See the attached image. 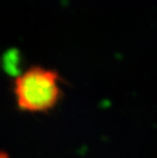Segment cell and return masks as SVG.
<instances>
[{"label":"cell","mask_w":157,"mask_h":158,"mask_svg":"<svg viewBox=\"0 0 157 158\" xmlns=\"http://www.w3.org/2000/svg\"><path fill=\"white\" fill-rule=\"evenodd\" d=\"M61 77L54 69L32 66L15 78L13 92L19 108L28 112H46L62 98Z\"/></svg>","instance_id":"obj_1"},{"label":"cell","mask_w":157,"mask_h":158,"mask_svg":"<svg viewBox=\"0 0 157 158\" xmlns=\"http://www.w3.org/2000/svg\"><path fill=\"white\" fill-rule=\"evenodd\" d=\"M0 158H8V156L5 153H0Z\"/></svg>","instance_id":"obj_2"}]
</instances>
